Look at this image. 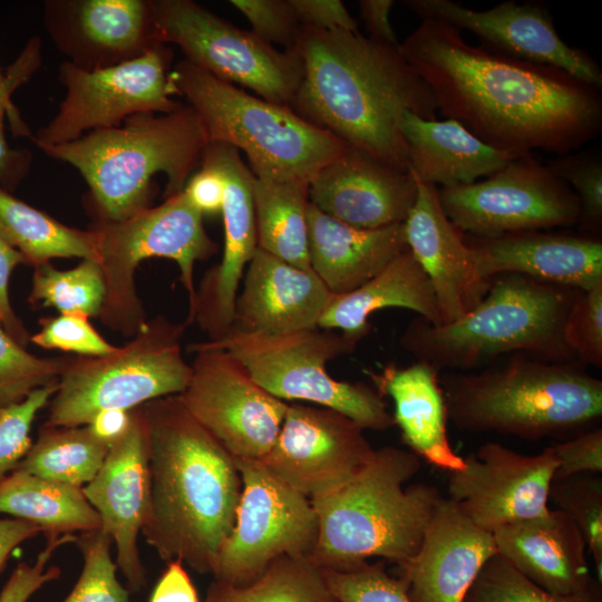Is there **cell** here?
Returning a JSON list of instances; mask_svg holds the SVG:
<instances>
[{
	"mask_svg": "<svg viewBox=\"0 0 602 602\" xmlns=\"http://www.w3.org/2000/svg\"><path fill=\"white\" fill-rule=\"evenodd\" d=\"M399 50L437 110L496 149L564 155L601 132L599 87L561 68L472 46L457 28L430 19Z\"/></svg>",
	"mask_w": 602,
	"mask_h": 602,
	"instance_id": "6da1fadb",
	"label": "cell"
},
{
	"mask_svg": "<svg viewBox=\"0 0 602 602\" xmlns=\"http://www.w3.org/2000/svg\"><path fill=\"white\" fill-rule=\"evenodd\" d=\"M292 49L303 76L289 107L351 148L409 172L404 114L436 119L437 106L399 46L359 31L301 27Z\"/></svg>",
	"mask_w": 602,
	"mask_h": 602,
	"instance_id": "7a4b0ae2",
	"label": "cell"
},
{
	"mask_svg": "<svg viewBox=\"0 0 602 602\" xmlns=\"http://www.w3.org/2000/svg\"><path fill=\"white\" fill-rule=\"evenodd\" d=\"M149 440V503L142 534L165 562L213 571L242 492L235 458L178 396L140 406Z\"/></svg>",
	"mask_w": 602,
	"mask_h": 602,
	"instance_id": "3957f363",
	"label": "cell"
},
{
	"mask_svg": "<svg viewBox=\"0 0 602 602\" xmlns=\"http://www.w3.org/2000/svg\"><path fill=\"white\" fill-rule=\"evenodd\" d=\"M439 382L448 419L464 431L538 440L590 429L602 416V381L579 361L513 353Z\"/></svg>",
	"mask_w": 602,
	"mask_h": 602,
	"instance_id": "277c9868",
	"label": "cell"
},
{
	"mask_svg": "<svg viewBox=\"0 0 602 602\" xmlns=\"http://www.w3.org/2000/svg\"><path fill=\"white\" fill-rule=\"evenodd\" d=\"M420 466L412 452L385 446L350 480L310 498L318 540L309 560L320 569L341 570L371 557L398 566L411 559L444 499L433 485H407Z\"/></svg>",
	"mask_w": 602,
	"mask_h": 602,
	"instance_id": "5b68a950",
	"label": "cell"
},
{
	"mask_svg": "<svg viewBox=\"0 0 602 602\" xmlns=\"http://www.w3.org/2000/svg\"><path fill=\"white\" fill-rule=\"evenodd\" d=\"M207 143L198 115L183 103L169 114H135L118 127L36 146L80 173L89 187L95 219L120 221L148 207L157 173L166 175L165 197L182 192L201 166Z\"/></svg>",
	"mask_w": 602,
	"mask_h": 602,
	"instance_id": "8992f818",
	"label": "cell"
},
{
	"mask_svg": "<svg viewBox=\"0 0 602 602\" xmlns=\"http://www.w3.org/2000/svg\"><path fill=\"white\" fill-rule=\"evenodd\" d=\"M575 292L522 274H499L464 315L440 326L418 317L400 342L438 372L472 371L513 353L570 361L574 357L564 342L563 328Z\"/></svg>",
	"mask_w": 602,
	"mask_h": 602,
	"instance_id": "52a82bcc",
	"label": "cell"
},
{
	"mask_svg": "<svg viewBox=\"0 0 602 602\" xmlns=\"http://www.w3.org/2000/svg\"><path fill=\"white\" fill-rule=\"evenodd\" d=\"M169 81L198 115L208 142L242 151L255 177L310 183L351 149L289 106L251 95L185 59L171 69Z\"/></svg>",
	"mask_w": 602,
	"mask_h": 602,
	"instance_id": "ba28073f",
	"label": "cell"
},
{
	"mask_svg": "<svg viewBox=\"0 0 602 602\" xmlns=\"http://www.w3.org/2000/svg\"><path fill=\"white\" fill-rule=\"evenodd\" d=\"M185 328L157 315L108 355L64 359L45 425L85 426L101 410L182 394L192 377L181 347Z\"/></svg>",
	"mask_w": 602,
	"mask_h": 602,
	"instance_id": "9c48e42d",
	"label": "cell"
},
{
	"mask_svg": "<svg viewBox=\"0 0 602 602\" xmlns=\"http://www.w3.org/2000/svg\"><path fill=\"white\" fill-rule=\"evenodd\" d=\"M358 342L341 332L315 328L284 334L229 330L193 349H220L232 355L253 380L272 396L328 407L365 430H387L395 425L383 397L363 382L338 380L329 361L350 353Z\"/></svg>",
	"mask_w": 602,
	"mask_h": 602,
	"instance_id": "30bf717a",
	"label": "cell"
},
{
	"mask_svg": "<svg viewBox=\"0 0 602 602\" xmlns=\"http://www.w3.org/2000/svg\"><path fill=\"white\" fill-rule=\"evenodd\" d=\"M90 229L96 233L98 264L105 281V301L98 315L101 323L132 338L144 327L147 319L134 275L138 264L151 258L177 263L188 294V312L192 311L196 298L195 263L213 255L217 244L207 235L203 214L185 190L120 221L95 219Z\"/></svg>",
	"mask_w": 602,
	"mask_h": 602,
	"instance_id": "8fae6325",
	"label": "cell"
},
{
	"mask_svg": "<svg viewBox=\"0 0 602 602\" xmlns=\"http://www.w3.org/2000/svg\"><path fill=\"white\" fill-rule=\"evenodd\" d=\"M161 43L177 46L185 60L219 79L289 106L303 67L293 50H278L192 0H152Z\"/></svg>",
	"mask_w": 602,
	"mask_h": 602,
	"instance_id": "7c38bea8",
	"label": "cell"
},
{
	"mask_svg": "<svg viewBox=\"0 0 602 602\" xmlns=\"http://www.w3.org/2000/svg\"><path fill=\"white\" fill-rule=\"evenodd\" d=\"M235 463L241 497L212 575L242 585L282 556L309 559L318 540V518L310 498L276 478L261 460L235 458Z\"/></svg>",
	"mask_w": 602,
	"mask_h": 602,
	"instance_id": "4fadbf2b",
	"label": "cell"
},
{
	"mask_svg": "<svg viewBox=\"0 0 602 602\" xmlns=\"http://www.w3.org/2000/svg\"><path fill=\"white\" fill-rule=\"evenodd\" d=\"M172 58L171 48L162 43L134 60L95 71L62 61L58 79L65 97L51 120L30 139L35 145L64 144L85 132L118 127L135 114L173 113L183 103L172 98Z\"/></svg>",
	"mask_w": 602,
	"mask_h": 602,
	"instance_id": "5bb4252c",
	"label": "cell"
},
{
	"mask_svg": "<svg viewBox=\"0 0 602 602\" xmlns=\"http://www.w3.org/2000/svg\"><path fill=\"white\" fill-rule=\"evenodd\" d=\"M438 196L450 222L476 237L570 226L580 219L575 193L531 153L485 179L440 187Z\"/></svg>",
	"mask_w": 602,
	"mask_h": 602,
	"instance_id": "9a60e30c",
	"label": "cell"
},
{
	"mask_svg": "<svg viewBox=\"0 0 602 602\" xmlns=\"http://www.w3.org/2000/svg\"><path fill=\"white\" fill-rule=\"evenodd\" d=\"M186 389L177 395L187 411L234 458L261 459L271 449L288 402L258 385L242 363L220 349H193Z\"/></svg>",
	"mask_w": 602,
	"mask_h": 602,
	"instance_id": "2e32d148",
	"label": "cell"
},
{
	"mask_svg": "<svg viewBox=\"0 0 602 602\" xmlns=\"http://www.w3.org/2000/svg\"><path fill=\"white\" fill-rule=\"evenodd\" d=\"M448 473V499L477 527H501L548 512V495L557 458L551 446L526 455L488 441L463 457Z\"/></svg>",
	"mask_w": 602,
	"mask_h": 602,
	"instance_id": "e0dca14e",
	"label": "cell"
},
{
	"mask_svg": "<svg viewBox=\"0 0 602 602\" xmlns=\"http://www.w3.org/2000/svg\"><path fill=\"white\" fill-rule=\"evenodd\" d=\"M365 429L328 407L289 404L280 431L261 463L276 478L312 498L356 476L375 449Z\"/></svg>",
	"mask_w": 602,
	"mask_h": 602,
	"instance_id": "ac0fdd59",
	"label": "cell"
},
{
	"mask_svg": "<svg viewBox=\"0 0 602 602\" xmlns=\"http://www.w3.org/2000/svg\"><path fill=\"white\" fill-rule=\"evenodd\" d=\"M201 166L214 169L223 181L224 250L220 264L203 278L185 324L197 322L214 340L232 327L239 284L258 250L254 174L236 148L217 142L206 144Z\"/></svg>",
	"mask_w": 602,
	"mask_h": 602,
	"instance_id": "d6986e66",
	"label": "cell"
},
{
	"mask_svg": "<svg viewBox=\"0 0 602 602\" xmlns=\"http://www.w3.org/2000/svg\"><path fill=\"white\" fill-rule=\"evenodd\" d=\"M405 4L421 20H437L475 33L493 52L554 66L595 87L602 85L600 66L559 36L542 6L505 1L487 10H474L452 0H406Z\"/></svg>",
	"mask_w": 602,
	"mask_h": 602,
	"instance_id": "ffe728a7",
	"label": "cell"
},
{
	"mask_svg": "<svg viewBox=\"0 0 602 602\" xmlns=\"http://www.w3.org/2000/svg\"><path fill=\"white\" fill-rule=\"evenodd\" d=\"M43 25L67 61L87 71L134 60L162 45L152 0H46Z\"/></svg>",
	"mask_w": 602,
	"mask_h": 602,
	"instance_id": "44dd1931",
	"label": "cell"
},
{
	"mask_svg": "<svg viewBox=\"0 0 602 602\" xmlns=\"http://www.w3.org/2000/svg\"><path fill=\"white\" fill-rule=\"evenodd\" d=\"M130 411L129 429L109 447L103 466L82 492L116 546L117 567L129 590L137 592L146 583L138 535L149 503V440L142 407Z\"/></svg>",
	"mask_w": 602,
	"mask_h": 602,
	"instance_id": "7402d4cb",
	"label": "cell"
},
{
	"mask_svg": "<svg viewBox=\"0 0 602 602\" xmlns=\"http://www.w3.org/2000/svg\"><path fill=\"white\" fill-rule=\"evenodd\" d=\"M417 196L410 172L358 149L322 168L309 183V202L327 215L365 230L404 223Z\"/></svg>",
	"mask_w": 602,
	"mask_h": 602,
	"instance_id": "603a6c76",
	"label": "cell"
},
{
	"mask_svg": "<svg viewBox=\"0 0 602 602\" xmlns=\"http://www.w3.org/2000/svg\"><path fill=\"white\" fill-rule=\"evenodd\" d=\"M415 179L417 196L404 222L405 235L433 287L444 324L477 305L492 280L478 274L463 232L441 207L437 186Z\"/></svg>",
	"mask_w": 602,
	"mask_h": 602,
	"instance_id": "cb8c5ba5",
	"label": "cell"
},
{
	"mask_svg": "<svg viewBox=\"0 0 602 602\" xmlns=\"http://www.w3.org/2000/svg\"><path fill=\"white\" fill-rule=\"evenodd\" d=\"M497 553L494 536L445 498L417 553L399 565L411 602H464L485 563Z\"/></svg>",
	"mask_w": 602,
	"mask_h": 602,
	"instance_id": "d4e9b609",
	"label": "cell"
},
{
	"mask_svg": "<svg viewBox=\"0 0 602 602\" xmlns=\"http://www.w3.org/2000/svg\"><path fill=\"white\" fill-rule=\"evenodd\" d=\"M464 239L485 280L516 273L574 290L602 283V242L596 236L528 231Z\"/></svg>",
	"mask_w": 602,
	"mask_h": 602,
	"instance_id": "484cf974",
	"label": "cell"
},
{
	"mask_svg": "<svg viewBox=\"0 0 602 602\" xmlns=\"http://www.w3.org/2000/svg\"><path fill=\"white\" fill-rule=\"evenodd\" d=\"M334 295L311 269L258 247L236 297L230 330L284 334L315 329Z\"/></svg>",
	"mask_w": 602,
	"mask_h": 602,
	"instance_id": "4316f807",
	"label": "cell"
},
{
	"mask_svg": "<svg viewBox=\"0 0 602 602\" xmlns=\"http://www.w3.org/2000/svg\"><path fill=\"white\" fill-rule=\"evenodd\" d=\"M493 536L497 553L547 592L575 594L599 582L591 574L581 531L559 508L501 527Z\"/></svg>",
	"mask_w": 602,
	"mask_h": 602,
	"instance_id": "83f0119b",
	"label": "cell"
},
{
	"mask_svg": "<svg viewBox=\"0 0 602 602\" xmlns=\"http://www.w3.org/2000/svg\"><path fill=\"white\" fill-rule=\"evenodd\" d=\"M408 250L404 223L365 230L340 222L309 202L311 270L333 294L348 293Z\"/></svg>",
	"mask_w": 602,
	"mask_h": 602,
	"instance_id": "f1b7e54d",
	"label": "cell"
},
{
	"mask_svg": "<svg viewBox=\"0 0 602 602\" xmlns=\"http://www.w3.org/2000/svg\"><path fill=\"white\" fill-rule=\"evenodd\" d=\"M401 133L408 171L434 186L473 184L522 156L487 145L453 119H425L406 111Z\"/></svg>",
	"mask_w": 602,
	"mask_h": 602,
	"instance_id": "f546056e",
	"label": "cell"
},
{
	"mask_svg": "<svg viewBox=\"0 0 602 602\" xmlns=\"http://www.w3.org/2000/svg\"><path fill=\"white\" fill-rule=\"evenodd\" d=\"M371 378L377 391L392 399L395 425L410 452L447 473L463 467L448 439L447 407L435 368L417 360L404 368L388 366Z\"/></svg>",
	"mask_w": 602,
	"mask_h": 602,
	"instance_id": "4dcf8cb0",
	"label": "cell"
},
{
	"mask_svg": "<svg viewBox=\"0 0 602 602\" xmlns=\"http://www.w3.org/2000/svg\"><path fill=\"white\" fill-rule=\"evenodd\" d=\"M386 308L411 310L431 324H443L433 287L409 250L357 289L336 294L318 328L339 330L358 342L370 329L369 317Z\"/></svg>",
	"mask_w": 602,
	"mask_h": 602,
	"instance_id": "1f68e13d",
	"label": "cell"
},
{
	"mask_svg": "<svg viewBox=\"0 0 602 602\" xmlns=\"http://www.w3.org/2000/svg\"><path fill=\"white\" fill-rule=\"evenodd\" d=\"M0 514L38 525L46 538L101 528L82 487L20 469L0 480Z\"/></svg>",
	"mask_w": 602,
	"mask_h": 602,
	"instance_id": "d6a6232c",
	"label": "cell"
},
{
	"mask_svg": "<svg viewBox=\"0 0 602 602\" xmlns=\"http://www.w3.org/2000/svg\"><path fill=\"white\" fill-rule=\"evenodd\" d=\"M253 202L258 247L294 266L311 269L309 183L254 176Z\"/></svg>",
	"mask_w": 602,
	"mask_h": 602,
	"instance_id": "836d02e7",
	"label": "cell"
},
{
	"mask_svg": "<svg viewBox=\"0 0 602 602\" xmlns=\"http://www.w3.org/2000/svg\"><path fill=\"white\" fill-rule=\"evenodd\" d=\"M0 236L38 266L54 258H81L98 262L94 230L68 226L0 187Z\"/></svg>",
	"mask_w": 602,
	"mask_h": 602,
	"instance_id": "e575fe53",
	"label": "cell"
},
{
	"mask_svg": "<svg viewBox=\"0 0 602 602\" xmlns=\"http://www.w3.org/2000/svg\"><path fill=\"white\" fill-rule=\"evenodd\" d=\"M109 446L97 439L85 426L42 425L37 440L16 469L36 476L84 487L98 473Z\"/></svg>",
	"mask_w": 602,
	"mask_h": 602,
	"instance_id": "d590c367",
	"label": "cell"
},
{
	"mask_svg": "<svg viewBox=\"0 0 602 602\" xmlns=\"http://www.w3.org/2000/svg\"><path fill=\"white\" fill-rule=\"evenodd\" d=\"M204 602H336L321 570L308 557L282 556L255 580L210 583Z\"/></svg>",
	"mask_w": 602,
	"mask_h": 602,
	"instance_id": "8d00e7d4",
	"label": "cell"
},
{
	"mask_svg": "<svg viewBox=\"0 0 602 602\" xmlns=\"http://www.w3.org/2000/svg\"><path fill=\"white\" fill-rule=\"evenodd\" d=\"M105 293L100 265L84 259L70 270H57L50 263L35 266L29 301L89 318L99 315Z\"/></svg>",
	"mask_w": 602,
	"mask_h": 602,
	"instance_id": "74e56055",
	"label": "cell"
},
{
	"mask_svg": "<svg viewBox=\"0 0 602 602\" xmlns=\"http://www.w3.org/2000/svg\"><path fill=\"white\" fill-rule=\"evenodd\" d=\"M464 602H602V583L575 594H555L523 576L496 553L482 567Z\"/></svg>",
	"mask_w": 602,
	"mask_h": 602,
	"instance_id": "f35d334b",
	"label": "cell"
},
{
	"mask_svg": "<svg viewBox=\"0 0 602 602\" xmlns=\"http://www.w3.org/2000/svg\"><path fill=\"white\" fill-rule=\"evenodd\" d=\"M548 498L581 531L595 567V577L602 583V478L598 474H579L553 480Z\"/></svg>",
	"mask_w": 602,
	"mask_h": 602,
	"instance_id": "ab89813d",
	"label": "cell"
},
{
	"mask_svg": "<svg viewBox=\"0 0 602 602\" xmlns=\"http://www.w3.org/2000/svg\"><path fill=\"white\" fill-rule=\"evenodd\" d=\"M111 543L101 528L77 535L75 544L82 556V569L62 602H130L129 591L117 579L118 567L110 555Z\"/></svg>",
	"mask_w": 602,
	"mask_h": 602,
	"instance_id": "60d3db41",
	"label": "cell"
},
{
	"mask_svg": "<svg viewBox=\"0 0 602 602\" xmlns=\"http://www.w3.org/2000/svg\"><path fill=\"white\" fill-rule=\"evenodd\" d=\"M41 39H29L21 54L3 74L0 85V187L12 192L29 173L32 155L28 149H13L4 135V115L12 111L13 91L27 82L41 65Z\"/></svg>",
	"mask_w": 602,
	"mask_h": 602,
	"instance_id": "b9f144b4",
	"label": "cell"
},
{
	"mask_svg": "<svg viewBox=\"0 0 602 602\" xmlns=\"http://www.w3.org/2000/svg\"><path fill=\"white\" fill-rule=\"evenodd\" d=\"M64 359L29 353L3 328L0 318V408L23 400L31 391L56 380Z\"/></svg>",
	"mask_w": 602,
	"mask_h": 602,
	"instance_id": "7bdbcfd3",
	"label": "cell"
},
{
	"mask_svg": "<svg viewBox=\"0 0 602 602\" xmlns=\"http://www.w3.org/2000/svg\"><path fill=\"white\" fill-rule=\"evenodd\" d=\"M320 570L336 602H411L405 581L390 575L382 562Z\"/></svg>",
	"mask_w": 602,
	"mask_h": 602,
	"instance_id": "ee69618b",
	"label": "cell"
},
{
	"mask_svg": "<svg viewBox=\"0 0 602 602\" xmlns=\"http://www.w3.org/2000/svg\"><path fill=\"white\" fill-rule=\"evenodd\" d=\"M551 172L571 185L580 202L579 224L598 234L602 226V159L595 152L559 155L548 162Z\"/></svg>",
	"mask_w": 602,
	"mask_h": 602,
	"instance_id": "f6af8a7d",
	"label": "cell"
},
{
	"mask_svg": "<svg viewBox=\"0 0 602 602\" xmlns=\"http://www.w3.org/2000/svg\"><path fill=\"white\" fill-rule=\"evenodd\" d=\"M563 337L580 363L601 368L602 283L589 290H576L564 321Z\"/></svg>",
	"mask_w": 602,
	"mask_h": 602,
	"instance_id": "bcb514c9",
	"label": "cell"
},
{
	"mask_svg": "<svg viewBox=\"0 0 602 602\" xmlns=\"http://www.w3.org/2000/svg\"><path fill=\"white\" fill-rule=\"evenodd\" d=\"M58 380L35 389L23 400L0 408V480L13 472L32 445L36 415L55 395Z\"/></svg>",
	"mask_w": 602,
	"mask_h": 602,
	"instance_id": "7dc6e473",
	"label": "cell"
},
{
	"mask_svg": "<svg viewBox=\"0 0 602 602\" xmlns=\"http://www.w3.org/2000/svg\"><path fill=\"white\" fill-rule=\"evenodd\" d=\"M40 324L41 330L30 337V342L45 349H59L85 357L105 356L116 349L84 315L60 313L41 319Z\"/></svg>",
	"mask_w": 602,
	"mask_h": 602,
	"instance_id": "c3c4849f",
	"label": "cell"
},
{
	"mask_svg": "<svg viewBox=\"0 0 602 602\" xmlns=\"http://www.w3.org/2000/svg\"><path fill=\"white\" fill-rule=\"evenodd\" d=\"M252 26V32L262 41L280 45L284 50L294 47L300 23L289 0H231Z\"/></svg>",
	"mask_w": 602,
	"mask_h": 602,
	"instance_id": "681fc988",
	"label": "cell"
},
{
	"mask_svg": "<svg viewBox=\"0 0 602 602\" xmlns=\"http://www.w3.org/2000/svg\"><path fill=\"white\" fill-rule=\"evenodd\" d=\"M77 534H64L47 538L45 547L32 563L20 562L10 574L0 592V602H28L45 584L60 577L61 570L49 565L55 551L65 544L75 543Z\"/></svg>",
	"mask_w": 602,
	"mask_h": 602,
	"instance_id": "f907efd6",
	"label": "cell"
},
{
	"mask_svg": "<svg viewBox=\"0 0 602 602\" xmlns=\"http://www.w3.org/2000/svg\"><path fill=\"white\" fill-rule=\"evenodd\" d=\"M557 467L553 480L602 472V429L590 428L551 446Z\"/></svg>",
	"mask_w": 602,
	"mask_h": 602,
	"instance_id": "816d5d0a",
	"label": "cell"
},
{
	"mask_svg": "<svg viewBox=\"0 0 602 602\" xmlns=\"http://www.w3.org/2000/svg\"><path fill=\"white\" fill-rule=\"evenodd\" d=\"M301 27L359 31L358 23L340 0H289Z\"/></svg>",
	"mask_w": 602,
	"mask_h": 602,
	"instance_id": "f5cc1de1",
	"label": "cell"
},
{
	"mask_svg": "<svg viewBox=\"0 0 602 602\" xmlns=\"http://www.w3.org/2000/svg\"><path fill=\"white\" fill-rule=\"evenodd\" d=\"M27 264L25 256L0 236V318L4 330L22 347L30 341V334L14 313L8 295L10 274L19 264Z\"/></svg>",
	"mask_w": 602,
	"mask_h": 602,
	"instance_id": "db71d44e",
	"label": "cell"
},
{
	"mask_svg": "<svg viewBox=\"0 0 602 602\" xmlns=\"http://www.w3.org/2000/svg\"><path fill=\"white\" fill-rule=\"evenodd\" d=\"M148 602H200L196 588L183 562H167Z\"/></svg>",
	"mask_w": 602,
	"mask_h": 602,
	"instance_id": "11a10c76",
	"label": "cell"
},
{
	"mask_svg": "<svg viewBox=\"0 0 602 602\" xmlns=\"http://www.w3.org/2000/svg\"><path fill=\"white\" fill-rule=\"evenodd\" d=\"M184 190L203 215L222 210L224 185L214 169L201 166V171L190 178Z\"/></svg>",
	"mask_w": 602,
	"mask_h": 602,
	"instance_id": "9f6ffc18",
	"label": "cell"
},
{
	"mask_svg": "<svg viewBox=\"0 0 602 602\" xmlns=\"http://www.w3.org/2000/svg\"><path fill=\"white\" fill-rule=\"evenodd\" d=\"M394 7L392 0H360V16L369 33V38L389 46H399L395 30L389 20Z\"/></svg>",
	"mask_w": 602,
	"mask_h": 602,
	"instance_id": "6f0895ef",
	"label": "cell"
},
{
	"mask_svg": "<svg viewBox=\"0 0 602 602\" xmlns=\"http://www.w3.org/2000/svg\"><path fill=\"white\" fill-rule=\"evenodd\" d=\"M130 423V410L105 409L97 412L86 426L97 439L110 447L127 433Z\"/></svg>",
	"mask_w": 602,
	"mask_h": 602,
	"instance_id": "680465c9",
	"label": "cell"
},
{
	"mask_svg": "<svg viewBox=\"0 0 602 602\" xmlns=\"http://www.w3.org/2000/svg\"><path fill=\"white\" fill-rule=\"evenodd\" d=\"M42 533L38 525L11 517H0V572L12 551L25 541Z\"/></svg>",
	"mask_w": 602,
	"mask_h": 602,
	"instance_id": "91938a15",
	"label": "cell"
},
{
	"mask_svg": "<svg viewBox=\"0 0 602 602\" xmlns=\"http://www.w3.org/2000/svg\"><path fill=\"white\" fill-rule=\"evenodd\" d=\"M2 81H3V74H2V71L0 69V85L2 84Z\"/></svg>",
	"mask_w": 602,
	"mask_h": 602,
	"instance_id": "94428289",
	"label": "cell"
}]
</instances>
